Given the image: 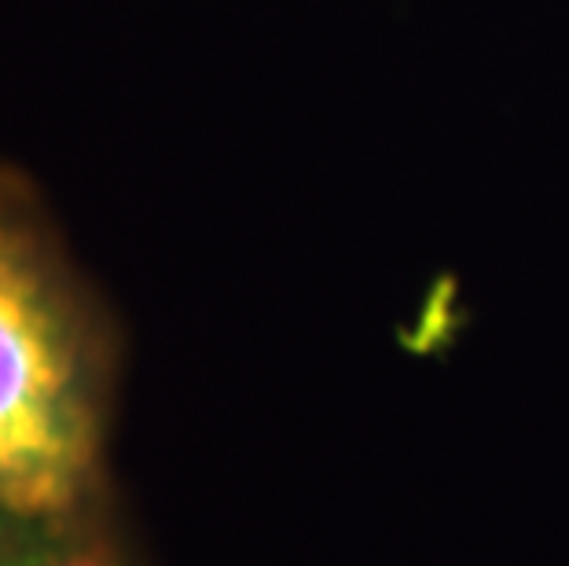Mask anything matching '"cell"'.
<instances>
[{"label":"cell","instance_id":"6da1fadb","mask_svg":"<svg viewBox=\"0 0 569 566\" xmlns=\"http://www.w3.org/2000/svg\"><path fill=\"white\" fill-rule=\"evenodd\" d=\"M114 349L22 180L0 166V508L103 497Z\"/></svg>","mask_w":569,"mask_h":566},{"label":"cell","instance_id":"7a4b0ae2","mask_svg":"<svg viewBox=\"0 0 569 566\" xmlns=\"http://www.w3.org/2000/svg\"><path fill=\"white\" fill-rule=\"evenodd\" d=\"M0 566H129L107 500L67 512L0 508Z\"/></svg>","mask_w":569,"mask_h":566}]
</instances>
